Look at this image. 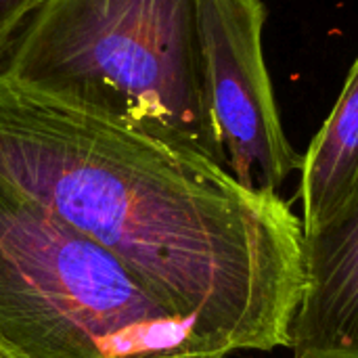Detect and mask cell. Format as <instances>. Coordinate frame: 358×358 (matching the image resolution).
Returning a JSON list of instances; mask_svg holds the SVG:
<instances>
[{
	"mask_svg": "<svg viewBox=\"0 0 358 358\" xmlns=\"http://www.w3.org/2000/svg\"><path fill=\"white\" fill-rule=\"evenodd\" d=\"M0 180L231 352L289 346L304 224L216 162L0 78Z\"/></svg>",
	"mask_w": 358,
	"mask_h": 358,
	"instance_id": "cell-1",
	"label": "cell"
},
{
	"mask_svg": "<svg viewBox=\"0 0 358 358\" xmlns=\"http://www.w3.org/2000/svg\"><path fill=\"white\" fill-rule=\"evenodd\" d=\"M0 78L227 168L199 0H38L0 52Z\"/></svg>",
	"mask_w": 358,
	"mask_h": 358,
	"instance_id": "cell-2",
	"label": "cell"
},
{
	"mask_svg": "<svg viewBox=\"0 0 358 358\" xmlns=\"http://www.w3.org/2000/svg\"><path fill=\"white\" fill-rule=\"evenodd\" d=\"M0 334L34 358H229L122 260L0 180Z\"/></svg>",
	"mask_w": 358,
	"mask_h": 358,
	"instance_id": "cell-3",
	"label": "cell"
},
{
	"mask_svg": "<svg viewBox=\"0 0 358 358\" xmlns=\"http://www.w3.org/2000/svg\"><path fill=\"white\" fill-rule=\"evenodd\" d=\"M262 0H199L208 101L227 170L245 187L273 191L302 155L285 136L262 52Z\"/></svg>",
	"mask_w": 358,
	"mask_h": 358,
	"instance_id": "cell-4",
	"label": "cell"
},
{
	"mask_svg": "<svg viewBox=\"0 0 358 358\" xmlns=\"http://www.w3.org/2000/svg\"><path fill=\"white\" fill-rule=\"evenodd\" d=\"M287 348L294 358H358V182L327 220L304 231V289Z\"/></svg>",
	"mask_w": 358,
	"mask_h": 358,
	"instance_id": "cell-5",
	"label": "cell"
},
{
	"mask_svg": "<svg viewBox=\"0 0 358 358\" xmlns=\"http://www.w3.org/2000/svg\"><path fill=\"white\" fill-rule=\"evenodd\" d=\"M358 182V59L340 99L302 159L304 231L327 220Z\"/></svg>",
	"mask_w": 358,
	"mask_h": 358,
	"instance_id": "cell-6",
	"label": "cell"
},
{
	"mask_svg": "<svg viewBox=\"0 0 358 358\" xmlns=\"http://www.w3.org/2000/svg\"><path fill=\"white\" fill-rule=\"evenodd\" d=\"M38 0H0V52Z\"/></svg>",
	"mask_w": 358,
	"mask_h": 358,
	"instance_id": "cell-7",
	"label": "cell"
},
{
	"mask_svg": "<svg viewBox=\"0 0 358 358\" xmlns=\"http://www.w3.org/2000/svg\"><path fill=\"white\" fill-rule=\"evenodd\" d=\"M0 358H34V357H29L25 350H21L19 346H15L13 342H8V340L0 334Z\"/></svg>",
	"mask_w": 358,
	"mask_h": 358,
	"instance_id": "cell-8",
	"label": "cell"
}]
</instances>
